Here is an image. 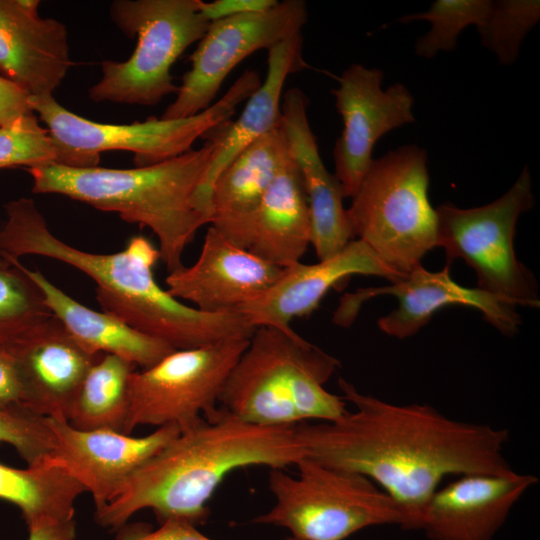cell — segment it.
<instances>
[{
  "mask_svg": "<svg viewBox=\"0 0 540 540\" xmlns=\"http://www.w3.org/2000/svg\"><path fill=\"white\" fill-rule=\"evenodd\" d=\"M200 0H117L110 17L137 43L125 61L101 63V79L88 91L94 102L154 106L179 86L170 70L180 55L206 33L210 22L199 12Z\"/></svg>",
  "mask_w": 540,
  "mask_h": 540,
  "instance_id": "obj_8",
  "label": "cell"
},
{
  "mask_svg": "<svg viewBox=\"0 0 540 540\" xmlns=\"http://www.w3.org/2000/svg\"><path fill=\"white\" fill-rule=\"evenodd\" d=\"M5 259L10 263L0 266V343L4 344L52 316L42 292L20 261Z\"/></svg>",
  "mask_w": 540,
  "mask_h": 540,
  "instance_id": "obj_28",
  "label": "cell"
},
{
  "mask_svg": "<svg viewBox=\"0 0 540 540\" xmlns=\"http://www.w3.org/2000/svg\"><path fill=\"white\" fill-rule=\"evenodd\" d=\"M0 443L11 445L30 466L50 454L54 436L44 417L25 407L0 408Z\"/></svg>",
  "mask_w": 540,
  "mask_h": 540,
  "instance_id": "obj_32",
  "label": "cell"
},
{
  "mask_svg": "<svg viewBox=\"0 0 540 540\" xmlns=\"http://www.w3.org/2000/svg\"><path fill=\"white\" fill-rule=\"evenodd\" d=\"M384 73L378 68L351 64L337 77L332 90L343 130L335 142L334 175L345 198H353L368 171L376 142L389 131L415 121L414 97L402 83L382 90Z\"/></svg>",
  "mask_w": 540,
  "mask_h": 540,
  "instance_id": "obj_14",
  "label": "cell"
},
{
  "mask_svg": "<svg viewBox=\"0 0 540 540\" xmlns=\"http://www.w3.org/2000/svg\"><path fill=\"white\" fill-rule=\"evenodd\" d=\"M223 235L279 267L300 262L310 245L311 225L302 176L292 156L276 175L257 208Z\"/></svg>",
  "mask_w": 540,
  "mask_h": 540,
  "instance_id": "obj_22",
  "label": "cell"
},
{
  "mask_svg": "<svg viewBox=\"0 0 540 540\" xmlns=\"http://www.w3.org/2000/svg\"><path fill=\"white\" fill-rule=\"evenodd\" d=\"M536 476L466 474L432 494L420 530L431 540H491Z\"/></svg>",
  "mask_w": 540,
  "mask_h": 540,
  "instance_id": "obj_19",
  "label": "cell"
},
{
  "mask_svg": "<svg viewBox=\"0 0 540 540\" xmlns=\"http://www.w3.org/2000/svg\"><path fill=\"white\" fill-rule=\"evenodd\" d=\"M302 31L268 51L267 74L249 96L238 119L217 133L218 147L195 196L198 209L210 222L211 194L219 174L250 143L281 125V97L287 77L305 68Z\"/></svg>",
  "mask_w": 540,
  "mask_h": 540,
  "instance_id": "obj_23",
  "label": "cell"
},
{
  "mask_svg": "<svg viewBox=\"0 0 540 540\" xmlns=\"http://www.w3.org/2000/svg\"><path fill=\"white\" fill-rule=\"evenodd\" d=\"M307 18L304 1L284 0L266 11L211 22L190 56L191 68L182 77L175 100L161 118H187L208 109L240 62L301 32Z\"/></svg>",
  "mask_w": 540,
  "mask_h": 540,
  "instance_id": "obj_12",
  "label": "cell"
},
{
  "mask_svg": "<svg viewBox=\"0 0 540 540\" xmlns=\"http://www.w3.org/2000/svg\"><path fill=\"white\" fill-rule=\"evenodd\" d=\"M58 149L35 114L0 128V169L57 163Z\"/></svg>",
  "mask_w": 540,
  "mask_h": 540,
  "instance_id": "obj_31",
  "label": "cell"
},
{
  "mask_svg": "<svg viewBox=\"0 0 540 540\" xmlns=\"http://www.w3.org/2000/svg\"><path fill=\"white\" fill-rule=\"evenodd\" d=\"M135 367L118 356L102 354L84 376L68 409L67 422L80 430L124 433L129 380Z\"/></svg>",
  "mask_w": 540,
  "mask_h": 540,
  "instance_id": "obj_27",
  "label": "cell"
},
{
  "mask_svg": "<svg viewBox=\"0 0 540 540\" xmlns=\"http://www.w3.org/2000/svg\"><path fill=\"white\" fill-rule=\"evenodd\" d=\"M540 19L538 0L491 1L490 9L477 27L481 44L503 65L513 64L521 44Z\"/></svg>",
  "mask_w": 540,
  "mask_h": 540,
  "instance_id": "obj_30",
  "label": "cell"
},
{
  "mask_svg": "<svg viewBox=\"0 0 540 540\" xmlns=\"http://www.w3.org/2000/svg\"><path fill=\"white\" fill-rule=\"evenodd\" d=\"M319 362L310 342L295 331L257 327L231 370L220 407L263 427L295 426L312 398Z\"/></svg>",
  "mask_w": 540,
  "mask_h": 540,
  "instance_id": "obj_10",
  "label": "cell"
},
{
  "mask_svg": "<svg viewBox=\"0 0 540 540\" xmlns=\"http://www.w3.org/2000/svg\"><path fill=\"white\" fill-rule=\"evenodd\" d=\"M217 147L213 134L201 148L151 166L76 168L46 163L26 170L33 193L63 195L148 227L158 238L160 260L172 272L183 266L184 250L198 229L210 223L195 196Z\"/></svg>",
  "mask_w": 540,
  "mask_h": 540,
  "instance_id": "obj_4",
  "label": "cell"
},
{
  "mask_svg": "<svg viewBox=\"0 0 540 540\" xmlns=\"http://www.w3.org/2000/svg\"><path fill=\"white\" fill-rule=\"evenodd\" d=\"M307 106L308 99L300 89H288L281 103V126L302 176L310 214V244L320 261L340 253L354 236L343 206L342 186L321 159Z\"/></svg>",
  "mask_w": 540,
  "mask_h": 540,
  "instance_id": "obj_21",
  "label": "cell"
},
{
  "mask_svg": "<svg viewBox=\"0 0 540 540\" xmlns=\"http://www.w3.org/2000/svg\"><path fill=\"white\" fill-rule=\"evenodd\" d=\"M295 427L250 424L218 406L139 467L118 495L96 510V521L116 530L151 509L159 523L175 518L197 526L231 472L248 466L285 469L304 458Z\"/></svg>",
  "mask_w": 540,
  "mask_h": 540,
  "instance_id": "obj_3",
  "label": "cell"
},
{
  "mask_svg": "<svg viewBox=\"0 0 540 540\" xmlns=\"http://www.w3.org/2000/svg\"><path fill=\"white\" fill-rule=\"evenodd\" d=\"M380 295L398 299V307L377 321L383 333L398 339L416 334L437 311L450 305L480 311L487 322L507 336L517 333L522 323L515 305L477 287L467 288L455 282L448 263L437 272L419 265L389 285L361 288L345 294L333 314V322L344 327L351 325L362 304Z\"/></svg>",
  "mask_w": 540,
  "mask_h": 540,
  "instance_id": "obj_13",
  "label": "cell"
},
{
  "mask_svg": "<svg viewBox=\"0 0 540 540\" xmlns=\"http://www.w3.org/2000/svg\"><path fill=\"white\" fill-rule=\"evenodd\" d=\"M282 271L211 225L195 263L169 272L165 283L173 297L192 302L201 311L236 312L266 291Z\"/></svg>",
  "mask_w": 540,
  "mask_h": 540,
  "instance_id": "obj_16",
  "label": "cell"
},
{
  "mask_svg": "<svg viewBox=\"0 0 540 540\" xmlns=\"http://www.w3.org/2000/svg\"><path fill=\"white\" fill-rule=\"evenodd\" d=\"M128 540H213L200 532L196 525L183 519H168L156 530H143Z\"/></svg>",
  "mask_w": 540,
  "mask_h": 540,
  "instance_id": "obj_36",
  "label": "cell"
},
{
  "mask_svg": "<svg viewBox=\"0 0 540 540\" xmlns=\"http://www.w3.org/2000/svg\"><path fill=\"white\" fill-rule=\"evenodd\" d=\"M18 369L23 406L41 417L64 418L89 368L91 354L50 316L6 343Z\"/></svg>",
  "mask_w": 540,
  "mask_h": 540,
  "instance_id": "obj_18",
  "label": "cell"
},
{
  "mask_svg": "<svg viewBox=\"0 0 540 540\" xmlns=\"http://www.w3.org/2000/svg\"><path fill=\"white\" fill-rule=\"evenodd\" d=\"M84 492L76 479L45 459L27 468L0 462V500L15 505L27 527L74 519V504Z\"/></svg>",
  "mask_w": 540,
  "mask_h": 540,
  "instance_id": "obj_26",
  "label": "cell"
},
{
  "mask_svg": "<svg viewBox=\"0 0 540 540\" xmlns=\"http://www.w3.org/2000/svg\"><path fill=\"white\" fill-rule=\"evenodd\" d=\"M491 0H437L425 12L405 15L400 23L426 20L430 30L415 43L416 55L432 59L440 51L455 49L460 33L469 25L478 27L484 21Z\"/></svg>",
  "mask_w": 540,
  "mask_h": 540,
  "instance_id": "obj_29",
  "label": "cell"
},
{
  "mask_svg": "<svg viewBox=\"0 0 540 540\" xmlns=\"http://www.w3.org/2000/svg\"><path fill=\"white\" fill-rule=\"evenodd\" d=\"M28 528V540H76L75 520L40 522Z\"/></svg>",
  "mask_w": 540,
  "mask_h": 540,
  "instance_id": "obj_37",
  "label": "cell"
},
{
  "mask_svg": "<svg viewBox=\"0 0 540 540\" xmlns=\"http://www.w3.org/2000/svg\"><path fill=\"white\" fill-rule=\"evenodd\" d=\"M54 436L45 460L65 470L89 492L96 510L114 499L130 476L180 433L165 425L142 437L107 429L80 430L64 418L44 417Z\"/></svg>",
  "mask_w": 540,
  "mask_h": 540,
  "instance_id": "obj_15",
  "label": "cell"
},
{
  "mask_svg": "<svg viewBox=\"0 0 540 540\" xmlns=\"http://www.w3.org/2000/svg\"><path fill=\"white\" fill-rule=\"evenodd\" d=\"M290 159L281 125L245 147L214 183L210 224L224 234L244 221Z\"/></svg>",
  "mask_w": 540,
  "mask_h": 540,
  "instance_id": "obj_25",
  "label": "cell"
},
{
  "mask_svg": "<svg viewBox=\"0 0 540 540\" xmlns=\"http://www.w3.org/2000/svg\"><path fill=\"white\" fill-rule=\"evenodd\" d=\"M291 476L270 469L273 506L253 523L285 528V540H345L379 525H399L404 518L394 501L368 478L303 458Z\"/></svg>",
  "mask_w": 540,
  "mask_h": 540,
  "instance_id": "obj_7",
  "label": "cell"
},
{
  "mask_svg": "<svg viewBox=\"0 0 540 540\" xmlns=\"http://www.w3.org/2000/svg\"><path fill=\"white\" fill-rule=\"evenodd\" d=\"M4 209L0 252L5 257L19 260L22 256L37 255L85 273L96 284V298L102 311L174 350L250 339L256 330L238 312H204L160 287L154 277L160 253L143 235L130 238L118 252H87L56 237L32 198L11 200Z\"/></svg>",
  "mask_w": 540,
  "mask_h": 540,
  "instance_id": "obj_2",
  "label": "cell"
},
{
  "mask_svg": "<svg viewBox=\"0 0 540 540\" xmlns=\"http://www.w3.org/2000/svg\"><path fill=\"white\" fill-rule=\"evenodd\" d=\"M22 402L23 391L15 359L8 346L0 343V408L23 406Z\"/></svg>",
  "mask_w": 540,
  "mask_h": 540,
  "instance_id": "obj_34",
  "label": "cell"
},
{
  "mask_svg": "<svg viewBox=\"0 0 540 540\" xmlns=\"http://www.w3.org/2000/svg\"><path fill=\"white\" fill-rule=\"evenodd\" d=\"M40 1L0 0V75L30 97L53 95L73 66L66 26Z\"/></svg>",
  "mask_w": 540,
  "mask_h": 540,
  "instance_id": "obj_20",
  "label": "cell"
},
{
  "mask_svg": "<svg viewBox=\"0 0 540 540\" xmlns=\"http://www.w3.org/2000/svg\"><path fill=\"white\" fill-rule=\"evenodd\" d=\"M276 0H215L199 1V12L208 22H214L242 14L266 11L274 7Z\"/></svg>",
  "mask_w": 540,
  "mask_h": 540,
  "instance_id": "obj_33",
  "label": "cell"
},
{
  "mask_svg": "<svg viewBox=\"0 0 540 540\" xmlns=\"http://www.w3.org/2000/svg\"><path fill=\"white\" fill-rule=\"evenodd\" d=\"M374 275L394 282L404 276L390 269L363 241L352 240L337 255L315 264L297 262L283 268L279 278L263 293L240 306L254 327H274L292 332L291 321L316 310L342 280L355 275Z\"/></svg>",
  "mask_w": 540,
  "mask_h": 540,
  "instance_id": "obj_17",
  "label": "cell"
},
{
  "mask_svg": "<svg viewBox=\"0 0 540 540\" xmlns=\"http://www.w3.org/2000/svg\"><path fill=\"white\" fill-rule=\"evenodd\" d=\"M338 385L354 409L333 421L296 425L304 458L371 480L401 511L403 529L420 530L445 477L514 471L504 456L507 429L455 420L425 403H389L343 378Z\"/></svg>",
  "mask_w": 540,
  "mask_h": 540,
  "instance_id": "obj_1",
  "label": "cell"
},
{
  "mask_svg": "<svg viewBox=\"0 0 540 540\" xmlns=\"http://www.w3.org/2000/svg\"><path fill=\"white\" fill-rule=\"evenodd\" d=\"M31 114L29 94L0 75V128Z\"/></svg>",
  "mask_w": 540,
  "mask_h": 540,
  "instance_id": "obj_35",
  "label": "cell"
},
{
  "mask_svg": "<svg viewBox=\"0 0 540 540\" xmlns=\"http://www.w3.org/2000/svg\"><path fill=\"white\" fill-rule=\"evenodd\" d=\"M428 188L426 151L401 146L373 159L347 209L353 236L402 276L437 247L438 218Z\"/></svg>",
  "mask_w": 540,
  "mask_h": 540,
  "instance_id": "obj_6",
  "label": "cell"
},
{
  "mask_svg": "<svg viewBox=\"0 0 540 540\" xmlns=\"http://www.w3.org/2000/svg\"><path fill=\"white\" fill-rule=\"evenodd\" d=\"M254 70H245L223 97L208 109L187 118L149 117L142 122L109 124L91 121L60 105L53 95L30 97L32 111L48 130L58 149L57 164L86 168L98 166L100 153H133L135 167L151 166L190 150L195 141L221 129L237 106L260 86Z\"/></svg>",
  "mask_w": 540,
  "mask_h": 540,
  "instance_id": "obj_5",
  "label": "cell"
},
{
  "mask_svg": "<svg viewBox=\"0 0 540 540\" xmlns=\"http://www.w3.org/2000/svg\"><path fill=\"white\" fill-rule=\"evenodd\" d=\"M535 205L529 167L493 202L473 208L443 203L438 218L437 247L447 263L462 259L476 273L477 288L517 306L540 307L533 273L516 256L514 239L520 216Z\"/></svg>",
  "mask_w": 540,
  "mask_h": 540,
  "instance_id": "obj_9",
  "label": "cell"
},
{
  "mask_svg": "<svg viewBox=\"0 0 540 540\" xmlns=\"http://www.w3.org/2000/svg\"><path fill=\"white\" fill-rule=\"evenodd\" d=\"M22 267L39 287L52 315L87 352L115 355L144 369L174 351L168 344L139 332L114 315L81 304L40 271Z\"/></svg>",
  "mask_w": 540,
  "mask_h": 540,
  "instance_id": "obj_24",
  "label": "cell"
},
{
  "mask_svg": "<svg viewBox=\"0 0 540 540\" xmlns=\"http://www.w3.org/2000/svg\"><path fill=\"white\" fill-rule=\"evenodd\" d=\"M9 263L10 262L8 260H6L5 257L3 256V254L0 252V266L7 265Z\"/></svg>",
  "mask_w": 540,
  "mask_h": 540,
  "instance_id": "obj_38",
  "label": "cell"
},
{
  "mask_svg": "<svg viewBox=\"0 0 540 540\" xmlns=\"http://www.w3.org/2000/svg\"><path fill=\"white\" fill-rule=\"evenodd\" d=\"M250 339L174 350L129 380L125 434L138 426L185 430L215 411L225 382Z\"/></svg>",
  "mask_w": 540,
  "mask_h": 540,
  "instance_id": "obj_11",
  "label": "cell"
}]
</instances>
